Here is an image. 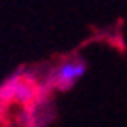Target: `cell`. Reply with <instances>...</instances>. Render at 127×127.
I'll use <instances>...</instances> for the list:
<instances>
[{
	"label": "cell",
	"instance_id": "6da1fadb",
	"mask_svg": "<svg viewBox=\"0 0 127 127\" xmlns=\"http://www.w3.org/2000/svg\"><path fill=\"white\" fill-rule=\"evenodd\" d=\"M85 70H87V64H85L84 59H80V57L64 59L63 63H59L49 72L48 85L51 89H57V91L72 89L80 80L85 76Z\"/></svg>",
	"mask_w": 127,
	"mask_h": 127
},
{
	"label": "cell",
	"instance_id": "7a4b0ae2",
	"mask_svg": "<svg viewBox=\"0 0 127 127\" xmlns=\"http://www.w3.org/2000/svg\"><path fill=\"white\" fill-rule=\"evenodd\" d=\"M38 82L31 76L17 72L11 78H8L2 89H0V101H17V102H27L38 97Z\"/></svg>",
	"mask_w": 127,
	"mask_h": 127
}]
</instances>
